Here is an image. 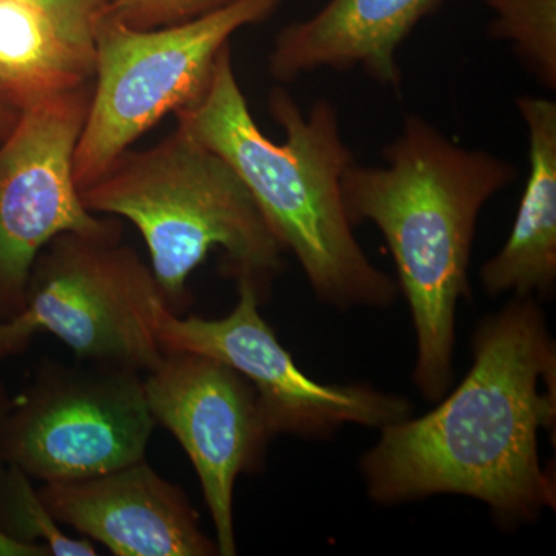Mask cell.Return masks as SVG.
Returning <instances> with one entry per match:
<instances>
[{
    "label": "cell",
    "instance_id": "4fadbf2b",
    "mask_svg": "<svg viewBox=\"0 0 556 556\" xmlns=\"http://www.w3.org/2000/svg\"><path fill=\"white\" fill-rule=\"evenodd\" d=\"M517 105L529 131V178L510 236L482 266L481 283L493 298L548 299L556 285V104L525 94Z\"/></svg>",
    "mask_w": 556,
    "mask_h": 556
},
{
    "label": "cell",
    "instance_id": "ba28073f",
    "mask_svg": "<svg viewBox=\"0 0 556 556\" xmlns=\"http://www.w3.org/2000/svg\"><path fill=\"white\" fill-rule=\"evenodd\" d=\"M93 83L22 110L0 142V320L24 303L36 258L62 233L119 241L121 226L80 199L75 155Z\"/></svg>",
    "mask_w": 556,
    "mask_h": 556
},
{
    "label": "cell",
    "instance_id": "7a4b0ae2",
    "mask_svg": "<svg viewBox=\"0 0 556 556\" xmlns=\"http://www.w3.org/2000/svg\"><path fill=\"white\" fill-rule=\"evenodd\" d=\"M383 159L382 167H348L343 206L351 225L371 222L390 248L415 328L413 382L426 401L439 402L455 376L457 305L468 295L479 214L518 169L460 148L416 115L404 119Z\"/></svg>",
    "mask_w": 556,
    "mask_h": 556
},
{
    "label": "cell",
    "instance_id": "8fae6325",
    "mask_svg": "<svg viewBox=\"0 0 556 556\" xmlns=\"http://www.w3.org/2000/svg\"><path fill=\"white\" fill-rule=\"evenodd\" d=\"M39 495L61 526L116 556H215L181 486L142 459L100 477L49 482Z\"/></svg>",
    "mask_w": 556,
    "mask_h": 556
},
{
    "label": "cell",
    "instance_id": "e0dca14e",
    "mask_svg": "<svg viewBox=\"0 0 556 556\" xmlns=\"http://www.w3.org/2000/svg\"><path fill=\"white\" fill-rule=\"evenodd\" d=\"M230 2L233 0H113L101 14L137 30H153L195 20Z\"/></svg>",
    "mask_w": 556,
    "mask_h": 556
},
{
    "label": "cell",
    "instance_id": "30bf717a",
    "mask_svg": "<svg viewBox=\"0 0 556 556\" xmlns=\"http://www.w3.org/2000/svg\"><path fill=\"white\" fill-rule=\"evenodd\" d=\"M156 424L174 434L195 468L219 556L237 555L233 490L241 475L265 466L276 437L258 393L217 358L169 351L144 376Z\"/></svg>",
    "mask_w": 556,
    "mask_h": 556
},
{
    "label": "cell",
    "instance_id": "ac0fdd59",
    "mask_svg": "<svg viewBox=\"0 0 556 556\" xmlns=\"http://www.w3.org/2000/svg\"><path fill=\"white\" fill-rule=\"evenodd\" d=\"M49 14L50 20L80 50L94 56L93 30L108 5L105 0H16Z\"/></svg>",
    "mask_w": 556,
    "mask_h": 556
},
{
    "label": "cell",
    "instance_id": "5b68a950",
    "mask_svg": "<svg viewBox=\"0 0 556 556\" xmlns=\"http://www.w3.org/2000/svg\"><path fill=\"white\" fill-rule=\"evenodd\" d=\"M281 0H233L203 16L137 30L108 16L94 24V78L75 155L79 190L98 181L169 113L195 108L230 36L268 20Z\"/></svg>",
    "mask_w": 556,
    "mask_h": 556
},
{
    "label": "cell",
    "instance_id": "44dd1931",
    "mask_svg": "<svg viewBox=\"0 0 556 556\" xmlns=\"http://www.w3.org/2000/svg\"><path fill=\"white\" fill-rule=\"evenodd\" d=\"M105 2L110 3V2H113V0H105Z\"/></svg>",
    "mask_w": 556,
    "mask_h": 556
},
{
    "label": "cell",
    "instance_id": "6da1fadb",
    "mask_svg": "<svg viewBox=\"0 0 556 556\" xmlns=\"http://www.w3.org/2000/svg\"><path fill=\"white\" fill-rule=\"evenodd\" d=\"M463 382L424 416L383 427L362 456L368 497L380 506L437 495L473 497L501 527L554 510L556 482L540 433L556 426V345L535 298L485 317Z\"/></svg>",
    "mask_w": 556,
    "mask_h": 556
},
{
    "label": "cell",
    "instance_id": "7c38bea8",
    "mask_svg": "<svg viewBox=\"0 0 556 556\" xmlns=\"http://www.w3.org/2000/svg\"><path fill=\"white\" fill-rule=\"evenodd\" d=\"M444 0H329L308 21L278 33L269 72L281 83L318 68L361 67L382 86L399 87V46Z\"/></svg>",
    "mask_w": 556,
    "mask_h": 556
},
{
    "label": "cell",
    "instance_id": "2e32d148",
    "mask_svg": "<svg viewBox=\"0 0 556 556\" xmlns=\"http://www.w3.org/2000/svg\"><path fill=\"white\" fill-rule=\"evenodd\" d=\"M496 13L492 35L514 43L544 86L556 87V0H484Z\"/></svg>",
    "mask_w": 556,
    "mask_h": 556
},
{
    "label": "cell",
    "instance_id": "52a82bcc",
    "mask_svg": "<svg viewBox=\"0 0 556 556\" xmlns=\"http://www.w3.org/2000/svg\"><path fill=\"white\" fill-rule=\"evenodd\" d=\"M156 422L137 369L46 361L0 419V460L33 481H80L146 459Z\"/></svg>",
    "mask_w": 556,
    "mask_h": 556
},
{
    "label": "cell",
    "instance_id": "8992f818",
    "mask_svg": "<svg viewBox=\"0 0 556 556\" xmlns=\"http://www.w3.org/2000/svg\"><path fill=\"white\" fill-rule=\"evenodd\" d=\"M166 308L135 249L62 233L36 258L21 309L0 320V362L47 332L79 362L148 372L164 356L156 329Z\"/></svg>",
    "mask_w": 556,
    "mask_h": 556
},
{
    "label": "cell",
    "instance_id": "9c48e42d",
    "mask_svg": "<svg viewBox=\"0 0 556 556\" xmlns=\"http://www.w3.org/2000/svg\"><path fill=\"white\" fill-rule=\"evenodd\" d=\"M239 302L225 317L177 316L163 309L159 340L164 353L214 357L247 378L277 434L328 439L350 426L379 428L412 416L408 399L368 386H327L306 376L260 314L257 291L239 281Z\"/></svg>",
    "mask_w": 556,
    "mask_h": 556
},
{
    "label": "cell",
    "instance_id": "3957f363",
    "mask_svg": "<svg viewBox=\"0 0 556 556\" xmlns=\"http://www.w3.org/2000/svg\"><path fill=\"white\" fill-rule=\"evenodd\" d=\"M269 112L287 135L281 144L252 118L226 46L206 97L178 113V127L228 161L325 305L390 308L397 281L372 265L343 206L342 177L354 155L334 105L317 101L303 115L292 94L274 89Z\"/></svg>",
    "mask_w": 556,
    "mask_h": 556
},
{
    "label": "cell",
    "instance_id": "ffe728a7",
    "mask_svg": "<svg viewBox=\"0 0 556 556\" xmlns=\"http://www.w3.org/2000/svg\"><path fill=\"white\" fill-rule=\"evenodd\" d=\"M21 112L0 94V142L3 141L20 119Z\"/></svg>",
    "mask_w": 556,
    "mask_h": 556
},
{
    "label": "cell",
    "instance_id": "277c9868",
    "mask_svg": "<svg viewBox=\"0 0 556 556\" xmlns=\"http://www.w3.org/2000/svg\"><path fill=\"white\" fill-rule=\"evenodd\" d=\"M94 214L129 219L141 233L167 309L192 305L193 270L219 249L233 280L248 281L262 303L285 268V249L244 182L225 159L178 129L142 152H129L80 189Z\"/></svg>",
    "mask_w": 556,
    "mask_h": 556
},
{
    "label": "cell",
    "instance_id": "9a60e30c",
    "mask_svg": "<svg viewBox=\"0 0 556 556\" xmlns=\"http://www.w3.org/2000/svg\"><path fill=\"white\" fill-rule=\"evenodd\" d=\"M21 468L0 460V530L13 540L43 544L51 556H94L89 538H72L61 529Z\"/></svg>",
    "mask_w": 556,
    "mask_h": 556
},
{
    "label": "cell",
    "instance_id": "5bb4252c",
    "mask_svg": "<svg viewBox=\"0 0 556 556\" xmlns=\"http://www.w3.org/2000/svg\"><path fill=\"white\" fill-rule=\"evenodd\" d=\"M94 56L28 3L0 0V94L20 110L93 83Z\"/></svg>",
    "mask_w": 556,
    "mask_h": 556
},
{
    "label": "cell",
    "instance_id": "d6986e66",
    "mask_svg": "<svg viewBox=\"0 0 556 556\" xmlns=\"http://www.w3.org/2000/svg\"><path fill=\"white\" fill-rule=\"evenodd\" d=\"M10 405L9 393L0 380V419ZM0 556H51L49 547L43 544H27L13 540L0 530Z\"/></svg>",
    "mask_w": 556,
    "mask_h": 556
}]
</instances>
